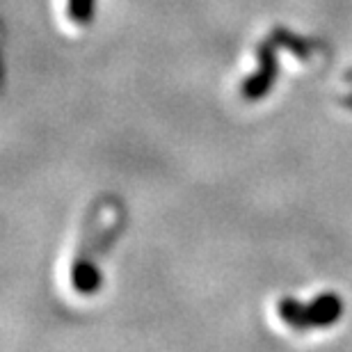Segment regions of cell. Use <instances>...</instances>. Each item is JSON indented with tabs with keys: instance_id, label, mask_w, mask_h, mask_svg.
<instances>
[{
	"instance_id": "5b68a950",
	"label": "cell",
	"mask_w": 352,
	"mask_h": 352,
	"mask_svg": "<svg viewBox=\"0 0 352 352\" xmlns=\"http://www.w3.org/2000/svg\"><path fill=\"white\" fill-rule=\"evenodd\" d=\"M270 37L277 41L279 48H286V51H291L298 55L300 60H309L311 58V41L298 37V34H293L291 30H286V28H274L270 32Z\"/></svg>"
},
{
	"instance_id": "6da1fadb",
	"label": "cell",
	"mask_w": 352,
	"mask_h": 352,
	"mask_svg": "<svg viewBox=\"0 0 352 352\" xmlns=\"http://www.w3.org/2000/svg\"><path fill=\"white\" fill-rule=\"evenodd\" d=\"M277 51H279V44L270 37V34L258 44V48H256L258 67L254 74H250L248 78H245L243 87H241L245 101L254 103L270 94V89L274 87V82H277V74H279Z\"/></svg>"
},
{
	"instance_id": "277c9868",
	"label": "cell",
	"mask_w": 352,
	"mask_h": 352,
	"mask_svg": "<svg viewBox=\"0 0 352 352\" xmlns=\"http://www.w3.org/2000/svg\"><path fill=\"white\" fill-rule=\"evenodd\" d=\"M279 318L291 329H298V332L311 327V322H309V307L295 298H284L279 302Z\"/></svg>"
},
{
	"instance_id": "3957f363",
	"label": "cell",
	"mask_w": 352,
	"mask_h": 352,
	"mask_svg": "<svg viewBox=\"0 0 352 352\" xmlns=\"http://www.w3.org/2000/svg\"><path fill=\"white\" fill-rule=\"evenodd\" d=\"M72 286L80 295H94L101 291L103 274L94 263L87 261V258H78L72 267Z\"/></svg>"
},
{
	"instance_id": "52a82bcc",
	"label": "cell",
	"mask_w": 352,
	"mask_h": 352,
	"mask_svg": "<svg viewBox=\"0 0 352 352\" xmlns=\"http://www.w3.org/2000/svg\"><path fill=\"white\" fill-rule=\"evenodd\" d=\"M343 103H346V108L352 110V94H348V96H346V101H343Z\"/></svg>"
},
{
	"instance_id": "7a4b0ae2",
	"label": "cell",
	"mask_w": 352,
	"mask_h": 352,
	"mask_svg": "<svg viewBox=\"0 0 352 352\" xmlns=\"http://www.w3.org/2000/svg\"><path fill=\"white\" fill-rule=\"evenodd\" d=\"M309 322L311 327H332L343 316V302L336 293H320L309 302Z\"/></svg>"
},
{
	"instance_id": "8992f818",
	"label": "cell",
	"mask_w": 352,
	"mask_h": 352,
	"mask_svg": "<svg viewBox=\"0 0 352 352\" xmlns=\"http://www.w3.org/2000/svg\"><path fill=\"white\" fill-rule=\"evenodd\" d=\"M67 14L76 25H89L96 14V0H67Z\"/></svg>"
}]
</instances>
